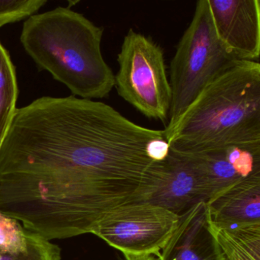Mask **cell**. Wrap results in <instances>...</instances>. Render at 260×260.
Returning a JSON list of instances; mask_svg holds the SVG:
<instances>
[{"instance_id": "cell-1", "label": "cell", "mask_w": 260, "mask_h": 260, "mask_svg": "<svg viewBox=\"0 0 260 260\" xmlns=\"http://www.w3.org/2000/svg\"><path fill=\"white\" fill-rule=\"evenodd\" d=\"M162 138L102 102L41 97L16 109L1 144L0 196L41 226H79L107 207L114 185L151 184L147 147Z\"/></svg>"}, {"instance_id": "cell-2", "label": "cell", "mask_w": 260, "mask_h": 260, "mask_svg": "<svg viewBox=\"0 0 260 260\" xmlns=\"http://www.w3.org/2000/svg\"><path fill=\"white\" fill-rule=\"evenodd\" d=\"M164 132L170 150L182 153L260 144L259 62L237 60Z\"/></svg>"}, {"instance_id": "cell-3", "label": "cell", "mask_w": 260, "mask_h": 260, "mask_svg": "<svg viewBox=\"0 0 260 260\" xmlns=\"http://www.w3.org/2000/svg\"><path fill=\"white\" fill-rule=\"evenodd\" d=\"M104 28L70 8L57 7L26 19L20 41L41 71L63 83L74 96L104 99L115 74L102 54Z\"/></svg>"}, {"instance_id": "cell-4", "label": "cell", "mask_w": 260, "mask_h": 260, "mask_svg": "<svg viewBox=\"0 0 260 260\" xmlns=\"http://www.w3.org/2000/svg\"><path fill=\"white\" fill-rule=\"evenodd\" d=\"M237 60L216 34L208 0H199L170 63L172 103L165 129L174 125L201 92Z\"/></svg>"}, {"instance_id": "cell-5", "label": "cell", "mask_w": 260, "mask_h": 260, "mask_svg": "<svg viewBox=\"0 0 260 260\" xmlns=\"http://www.w3.org/2000/svg\"><path fill=\"white\" fill-rule=\"evenodd\" d=\"M117 61L118 95L147 118L168 121L172 90L162 48L150 37L130 29Z\"/></svg>"}, {"instance_id": "cell-6", "label": "cell", "mask_w": 260, "mask_h": 260, "mask_svg": "<svg viewBox=\"0 0 260 260\" xmlns=\"http://www.w3.org/2000/svg\"><path fill=\"white\" fill-rule=\"evenodd\" d=\"M179 220L177 214L159 205L135 202L110 210L91 234L123 254H150L159 258Z\"/></svg>"}, {"instance_id": "cell-7", "label": "cell", "mask_w": 260, "mask_h": 260, "mask_svg": "<svg viewBox=\"0 0 260 260\" xmlns=\"http://www.w3.org/2000/svg\"><path fill=\"white\" fill-rule=\"evenodd\" d=\"M216 34L237 60L258 61L260 56L258 0H208Z\"/></svg>"}, {"instance_id": "cell-8", "label": "cell", "mask_w": 260, "mask_h": 260, "mask_svg": "<svg viewBox=\"0 0 260 260\" xmlns=\"http://www.w3.org/2000/svg\"><path fill=\"white\" fill-rule=\"evenodd\" d=\"M177 153L186 156L197 169L206 184L209 200L237 182L260 173V144Z\"/></svg>"}, {"instance_id": "cell-9", "label": "cell", "mask_w": 260, "mask_h": 260, "mask_svg": "<svg viewBox=\"0 0 260 260\" xmlns=\"http://www.w3.org/2000/svg\"><path fill=\"white\" fill-rule=\"evenodd\" d=\"M209 199L206 184L197 169L186 156L170 149L162 161V176L146 202L181 216Z\"/></svg>"}, {"instance_id": "cell-10", "label": "cell", "mask_w": 260, "mask_h": 260, "mask_svg": "<svg viewBox=\"0 0 260 260\" xmlns=\"http://www.w3.org/2000/svg\"><path fill=\"white\" fill-rule=\"evenodd\" d=\"M159 260H225L210 228L206 202L179 216V223Z\"/></svg>"}, {"instance_id": "cell-11", "label": "cell", "mask_w": 260, "mask_h": 260, "mask_svg": "<svg viewBox=\"0 0 260 260\" xmlns=\"http://www.w3.org/2000/svg\"><path fill=\"white\" fill-rule=\"evenodd\" d=\"M211 223L223 228L260 223V173L246 178L206 202Z\"/></svg>"}, {"instance_id": "cell-12", "label": "cell", "mask_w": 260, "mask_h": 260, "mask_svg": "<svg viewBox=\"0 0 260 260\" xmlns=\"http://www.w3.org/2000/svg\"><path fill=\"white\" fill-rule=\"evenodd\" d=\"M210 228L225 260H260V223L223 228L210 220Z\"/></svg>"}, {"instance_id": "cell-13", "label": "cell", "mask_w": 260, "mask_h": 260, "mask_svg": "<svg viewBox=\"0 0 260 260\" xmlns=\"http://www.w3.org/2000/svg\"><path fill=\"white\" fill-rule=\"evenodd\" d=\"M19 96L16 68L0 42V147L16 112Z\"/></svg>"}, {"instance_id": "cell-14", "label": "cell", "mask_w": 260, "mask_h": 260, "mask_svg": "<svg viewBox=\"0 0 260 260\" xmlns=\"http://www.w3.org/2000/svg\"><path fill=\"white\" fill-rule=\"evenodd\" d=\"M28 249V231L16 219L0 211V252L19 254Z\"/></svg>"}, {"instance_id": "cell-15", "label": "cell", "mask_w": 260, "mask_h": 260, "mask_svg": "<svg viewBox=\"0 0 260 260\" xmlns=\"http://www.w3.org/2000/svg\"><path fill=\"white\" fill-rule=\"evenodd\" d=\"M0 260H61V249L58 245L28 231L27 250L19 254L0 252Z\"/></svg>"}, {"instance_id": "cell-16", "label": "cell", "mask_w": 260, "mask_h": 260, "mask_svg": "<svg viewBox=\"0 0 260 260\" xmlns=\"http://www.w3.org/2000/svg\"><path fill=\"white\" fill-rule=\"evenodd\" d=\"M46 4L45 0H0V28L28 19Z\"/></svg>"}, {"instance_id": "cell-17", "label": "cell", "mask_w": 260, "mask_h": 260, "mask_svg": "<svg viewBox=\"0 0 260 260\" xmlns=\"http://www.w3.org/2000/svg\"><path fill=\"white\" fill-rule=\"evenodd\" d=\"M149 157L155 162H162L170 153V146L165 138H159L150 142L147 147Z\"/></svg>"}, {"instance_id": "cell-18", "label": "cell", "mask_w": 260, "mask_h": 260, "mask_svg": "<svg viewBox=\"0 0 260 260\" xmlns=\"http://www.w3.org/2000/svg\"><path fill=\"white\" fill-rule=\"evenodd\" d=\"M125 260H159V258L150 254H124Z\"/></svg>"}]
</instances>
